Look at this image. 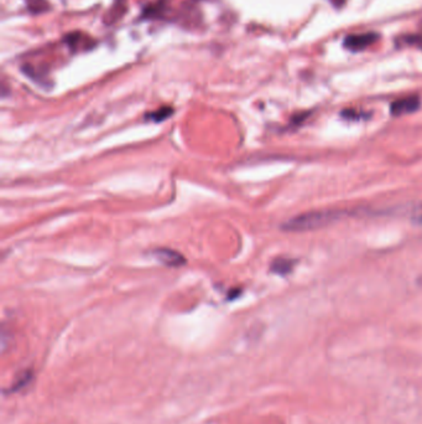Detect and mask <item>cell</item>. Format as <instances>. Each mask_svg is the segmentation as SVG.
I'll list each match as a JSON object with an SVG mask.
<instances>
[{"label":"cell","mask_w":422,"mask_h":424,"mask_svg":"<svg viewBox=\"0 0 422 424\" xmlns=\"http://www.w3.org/2000/svg\"><path fill=\"white\" fill-rule=\"evenodd\" d=\"M416 283H417V286L420 287V288H422V275H421V277L417 278V280H416Z\"/></svg>","instance_id":"cell-9"},{"label":"cell","mask_w":422,"mask_h":424,"mask_svg":"<svg viewBox=\"0 0 422 424\" xmlns=\"http://www.w3.org/2000/svg\"><path fill=\"white\" fill-rule=\"evenodd\" d=\"M332 2H333V4L336 5V7H341V5L343 4L345 0H332Z\"/></svg>","instance_id":"cell-8"},{"label":"cell","mask_w":422,"mask_h":424,"mask_svg":"<svg viewBox=\"0 0 422 424\" xmlns=\"http://www.w3.org/2000/svg\"><path fill=\"white\" fill-rule=\"evenodd\" d=\"M25 2L30 12L34 14L46 12L48 9V4L46 0H25Z\"/></svg>","instance_id":"cell-7"},{"label":"cell","mask_w":422,"mask_h":424,"mask_svg":"<svg viewBox=\"0 0 422 424\" xmlns=\"http://www.w3.org/2000/svg\"><path fill=\"white\" fill-rule=\"evenodd\" d=\"M292 267H294V262H292L291 259L280 258L274 262L273 265H271V270H273L274 273H278V274L285 275L291 272Z\"/></svg>","instance_id":"cell-5"},{"label":"cell","mask_w":422,"mask_h":424,"mask_svg":"<svg viewBox=\"0 0 422 424\" xmlns=\"http://www.w3.org/2000/svg\"><path fill=\"white\" fill-rule=\"evenodd\" d=\"M153 256L161 263L170 265V267H177V265H182L186 263L183 256H181L176 251L167 250V248H160V250L153 251Z\"/></svg>","instance_id":"cell-4"},{"label":"cell","mask_w":422,"mask_h":424,"mask_svg":"<svg viewBox=\"0 0 422 424\" xmlns=\"http://www.w3.org/2000/svg\"><path fill=\"white\" fill-rule=\"evenodd\" d=\"M349 215L350 213L345 210H320V211L307 212L289 220L282 226V228L289 232L316 231L333 225Z\"/></svg>","instance_id":"cell-1"},{"label":"cell","mask_w":422,"mask_h":424,"mask_svg":"<svg viewBox=\"0 0 422 424\" xmlns=\"http://www.w3.org/2000/svg\"><path fill=\"white\" fill-rule=\"evenodd\" d=\"M379 40V34L377 32H365V34L349 35L345 37L344 46L348 50L352 51H361L365 50L368 46L373 45L374 42Z\"/></svg>","instance_id":"cell-2"},{"label":"cell","mask_w":422,"mask_h":424,"mask_svg":"<svg viewBox=\"0 0 422 424\" xmlns=\"http://www.w3.org/2000/svg\"><path fill=\"white\" fill-rule=\"evenodd\" d=\"M172 108L171 107H163V108L157 109V111L155 112H151V113H149L146 116V119H150V120H153V122H163V120H165L166 118H169L170 116L172 114Z\"/></svg>","instance_id":"cell-6"},{"label":"cell","mask_w":422,"mask_h":424,"mask_svg":"<svg viewBox=\"0 0 422 424\" xmlns=\"http://www.w3.org/2000/svg\"><path fill=\"white\" fill-rule=\"evenodd\" d=\"M420 108V100L416 96L397 100L390 107V112L393 116H404V114L412 113Z\"/></svg>","instance_id":"cell-3"}]
</instances>
